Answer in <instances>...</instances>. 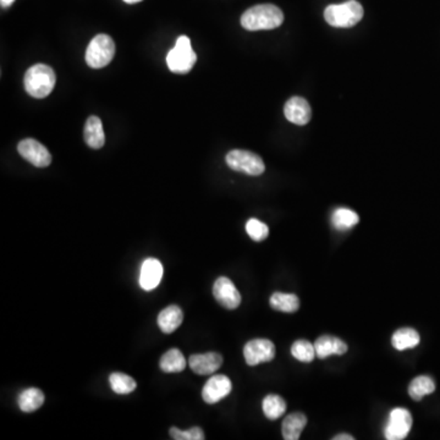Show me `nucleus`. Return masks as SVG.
I'll return each mask as SVG.
<instances>
[{"instance_id":"obj_8","label":"nucleus","mask_w":440,"mask_h":440,"mask_svg":"<svg viewBox=\"0 0 440 440\" xmlns=\"http://www.w3.org/2000/svg\"><path fill=\"white\" fill-rule=\"evenodd\" d=\"M244 356L248 366L271 362L275 357V345L268 339H253L244 347Z\"/></svg>"},{"instance_id":"obj_11","label":"nucleus","mask_w":440,"mask_h":440,"mask_svg":"<svg viewBox=\"0 0 440 440\" xmlns=\"http://www.w3.org/2000/svg\"><path fill=\"white\" fill-rule=\"evenodd\" d=\"M232 390V384L229 377L224 374H217L210 377L205 387L202 389V398L205 403L210 405L219 403L220 400L226 398Z\"/></svg>"},{"instance_id":"obj_30","label":"nucleus","mask_w":440,"mask_h":440,"mask_svg":"<svg viewBox=\"0 0 440 440\" xmlns=\"http://www.w3.org/2000/svg\"><path fill=\"white\" fill-rule=\"evenodd\" d=\"M355 438L350 434H338L333 438V440H354Z\"/></svg>"},{"instance_id":"obj_23","label":"nucleus","mask_w":440,"mask_h":440,"mask_svg":"<svg viewBox=\"0 0 440 440\" xmlns=\"http://www.w3.org/2000/svg\"><path fill=\"white\" fill-rule=\"evenodd\" d=\"M435 383L432 378L428 376H419L414 378L412 382L410 383L409 394L414 401H419L425 398V395L434 393Z\"/></svg>"},{"instance_id":"obj_27","label":"nucleus","mask_w":440,"mask_h":440,"mask_svg":"<svg viewBox=\"0 0 440 440\" xmlns=\"http://www.w3.org/2000/svg\"><path fill=\"white\" fill-rule=\"evenodd\" d=\"M291 355H293L297 361L309 363L313 361L315 355V349L313 344H311L307 340H297L293 342L291 346Z\"/></svg>"},{"instance_id":"obj_22","label":"nucleus","mask_w":440,"mask_h":440,"mask_svg":"<svg viewBox=\"0 0 440 440\" xmlns=\"http://www.w3.org/2000/svg\"><path fill=\"white\" fill-rule=\"evenodd\" d=\"M269 304L273 309L286 313H293L300 309V300L295 293H274Z\"/></svg>"},{"instance_id":"obj_17","label":"nucleus","mask_w":440,"mask_h":440,"mask_svg":"<svg viewBox=\"0 0 440 440\" xmlns=\"http://www.w3.org/2000/svg\"><path fill=\"white\" fill-rule=\"evenodd\" d=\"M158 325L165 334H172L178 329L183 320V309L176 304L168 306L158 315Z\"/></svg>"},{"instance_id":"obj_26","label":"nucleus","mask_w":440,"mask_h":440,"mask_svg":"<svg viewBox=\"0 0 440 440\" xmlns=\"http://www.w3.org/2000/svg\"><path fill=\"white\" fill-rule=\"evenodd\" d=\"M110 387L111 390L119 395H127L135 392L137 384L134 378L127 376L125 373L116 372L111 373L109 377Z\"/></svg>"},{"instance_id":"obj_1","label":"nucleus","mask_w":440,"mask_h":440,"mask_svg":"<svg viewBox=\"0 0 440 440\" xmlns=\"http://www.w3.org/2000/svg\"><path fill=\"white\" fill-rule=\"evenodd\" d=\"M284 21L283 11L273 4H261L244 12L241 25L248 31L274 30Z\"/></svg>"},{"instance_id":"obj_32","label":"nucleus","mask_w":440,"mask_h":440,"mask_svg":"<svg viewBox=\"0 0 440 440\" xmlns=\"http://www.w3.org/2000/svg\"><path fill=\"white\" fill-rule=\"evenodd\" d=\"M124 1H125V3H127V4H136V3H138V1H141V0H124Z\"/></svg>"},{"instance_id":"obj_9","label":"nucleus","mask_w":440,"mask_h":440,"mask_svg":"<svg viewBox=\"0 0 440 440\" xmlns=\"http://www.w3.org/2000/svg\"><path fill=\"white\" fill-rule=\"evenodd\" d=\"M17 151L24 159L37 168H46L52 163V154L42 143L33 138L22 140L17 146Z\"/></svg>"},{"instance_id":"obj_18","label":"nucleus","mask_w":440,"mask_h":440,"mask_svg":"<svg viewBox=\"0 0 440 440\" xmlns=\"http://www.w3.org/2000/svg\"><path fill=\"white\" fill-rule=\"evenodd\" d=\"M306 425H307V417L304 414L295 412V414H288L284 419L283 427H282L284 439H300Z\"/></svg>"},{"instance_id":"obj_10","label":"nucleus","mask_w":440,"mask_h":440,"mask_svg":"<svg viewBox=\"0 0 440 440\" xmlns=\"http://www.w3.org/2000/svg\"><path fill=\"white\" fill-rule=\"evenodd\" d=\"M213 295L218 304L226 309H236L241 304V295L235 284L226 277H220L213 285Z\"/></svg>"},{"instance_id":"obj_19","label":"nucleus","mask_w":440,"mask_h":440,"mask_svg":"<svg viewBox=\"0 0 440 440\" xmlns=\"http://www.w3.org/2000/svg\"><path fill=\"white\" fill-rule=\"evenodd\" d=\"M44 400L46 398H44V394L41 389L28 388L19 395L17 403H19L21 411L26 412V414H31L42 406Z\"/></svg>"},{"instance_id":"obj_25","label":"nucleus","mask_w":440,"mask_h":440,"mask_svg":"<svg viewBox=\"0 0 440 440\" xmlns=\"http://www.w3.org/2000/svg\"><path fill=\"white\" fill-rule=\"evenodd\" d=\"M262 409L268 419H278L285 414L286 403L282 396L269 394L263 398Z\"/></svg>"},{"instance_id":"obj_6","label":"nucleus","mask_w":440,"mask_h":440,"mask_svg":"<svg viewBox=\"0 0 440 440\" xmlns=\"http://www.w3.org/2000/svg\"><path fill=\"white\" fill-rule=\"evenodd\" d=\"M226 164L229 168L245 173L252 176L262 175L266 170V165L263 163L262 158L255 153L244 149H234L228 153L226 156Z\"/></svg>"},{"instance_id":"obj_31","label":"nucleus","mask_w":440,"mask_h":440,"mask_svg":"<svg viewBox=\"0 0 440 440\" xmlns=\"http://www.w3.org/2000/svg\"><path fill=\"white\" fill-rule=\"evenodd\" d=\"M15 0H0V3H1V6H4V8H8V6H10L12 3H14Z\"/></svg>"},{"instance_id":"obj_29","label":"nucleus","mask_w":440,"mask_h":440,"mask_svg":"<svg viewBox=\"0 0 440 440\" xmlns=\"http://www.w3.org/2000/svg\"><path fill=\"white\" fill-rule=\"evenodd\" d=\"M169 434L175 440H205V433L199 427H192L187 430H181L176 427H172Z\"/></svg>"},{"instance_id":"obj_21","label":"nucleus","mask_w":440,"mask_h":440,"mask_svg":"<svg viewBox=\"0 0 440 440\" xmlns=\"http://www.w3.org/2000/svg\"><path fill=\"white\" fill-rule=\"evenodd\" d=\"M186 358L183 357V352L178 349H170L165 352L161 358L159 366L163 372L178 373L183 372L186 368Z\"/></svg>"},{"instance_id":"obj_15","label":"nucleus","mask_w":440,"mask_h":440,"mask_svg":"<svg viewBox=\"0 0 440 440\" xmlns=\"http://www.w3.org/2000/svg\"><path fill=\"white\" fill-rule=\"evenodd\" d=\"M315 355L320 358H327L331 355L341 356L347 352V345L336 336H323L315 342Z\"/></svg>"},{"instance_id":"obj_24","label":"nucleus","mask_w":440,"mask_h":440,"mask_svg":"<svg viewBox=\"0 0 440 440\" xmlns=\"http://www.w3.org/2000/svg\"><path fill=\"white\" fill-rule=\"evenodd\" d=\"M360 217L349 208H338L331 215V224L338 230H349L357 226Z\"/></svg>"},{"instance_id":"obj_4","label":"nucleus","mask_w":440,"mask_h":440,"mask_svg":"<svg viewBox=\"0 0 440 440\" xmlns=\"http://www.w3.org/2000/svg\"><path fill=\"white\" fill-rule=\"evenodd\" d=\"M197 55L192 49L189 37H178L175 47L169 52L167 64L170 71L175 73H187L192 70Z\"/></svg>"},{"instance_id":"obj_16","label":"nucleus","mask_w":440,"mask_h":440,"mask_svg":"<svg viewBox=\"0 0 440 440\" xmlns=\"http://www.w3.org/2000/svg\"><path fill=\"white\" fill-rule=\"evenodd\" d=\"M84 142L93 149H100L104 146L105 135L103 125L98 116H89L84 130Z\"/></svg>"},{"instance_id":"obj_2","label":"nucleus","mask_w":440,"mask_h":440,"mask_svg":"<svg viewBox=\"0 0 440 440\" xmlns=\"http://www.w3.org/2000/svg\"><path fill=\"white\" fill-rule=\"evenodd\" d=\"M57 82V76L51 66L37 64L27 70L24 77V84L28 95L35 98H46L52 93Z\"/></svg>"},{"instance_id":"obj_12","label":"nucleus","mask_w":440,"mask_h":440,"mask_svg":"<svg viewBox=\"0 0 440 440\" xmlns=\"http://www.w3.org/2000/svg\"><path fill=\"white\" fill-rule=\"evenodd\" d=\"M189 365L196 374L210 376L217 372L223 365V356L218 352L196 354L190 356Z\"/></svg>"},{"instance_id":"obj_20","label":"nucleus","mask_w":440,"mask_h":440,"mask_svg":"<svg viewBox=\"0 0 440 440\" xmlns=\"http://www.w3.org/2000/svg\"><path fill=\"white\" fill-rule=\"evenodd\" d=\"M419 341H421V338H419L417 330L412 329V328H401V329L396 330L392 338V344L398 351L414 349L419 345Z\"/></svg>"},{"instance_id":"obj_5","label":"nucleus","mask_w":440,"mask_h":440,"mask_svg":"<svg viewBox=\"0 0 440 440\" xmlns=\"http://www.w3.org/2000/svg\"><path fill=\"white\" fill-rule=\"evenodd\" d=\"M116 55V43L108 35L95 36L87 47L86 63L93 68H104Z\"/></svg>"},{"instance_id":"obj_14","label":"nucleus","mask_w":440,"mask_h":440,"mask_svg":"<svg viewBox=\"0 0 440 440\" xmlns=\"http://www.w3.org/2000/svg\"><path fill=\"white\" fill-rule=\"evenodd\" d=\"M284 114L290 122L296 125H306L311 120V107L302 97H293L284 107Z\"/></svg>"},{"instance_id":"obj_28","label":"nucleus","mask_w":440,"mask_h":440,"mask_svg":"<svg viewBox=\"0 0 440 440\" xmlns=\"http://www.w3.org/2000/svg\"><path fill=\"white\" fill-rule=\"evenodd\" d=\"M246 232L253 241H263L269 235V228L261 220L252 218L246 223Z\"/></svg>"},{"instance_id":"obj_13","label":"nucleus","mask_w":440,"mask_h":440,"mask_svg":"<svg viewBox=\"0 0 440 440\" xmlns=\"http://www.w3.org/2000/svg\"><path fill=\"white\" fill-rule=\"evenodd\" d=\"M163 264L156 258H147L142 263L140 285L146 291H152L161 284L163 278Z\"/></svg>"},{"instance_id":"obj_7","label":"nucleus","mask_w":440,"mask_h":440,"mask_svg":"<svg viewBox=\"0 0 440 440\" xmlns=\"http://www.w3.org/2000/svg\"><path fill=\"white\" fill-rule=\"evenodd\" d=\"M412 427V416L409 410L396 407L389 414L388 422L384 428L385 439L403 440L409 435Z\"/></svg>"},{"instance_id":"obj_3","label":"nucleus","mask_w":440,"mask_h":440,"mask_svg":"<svg viewBox=\"0 0 440 440\" xmlns=\"http://www.w3.org/2000/svg\"><path fill=\"white\" fill-rule=\"evenodd\" d=\"M363 17V8L356 0L329 6L324 10L325 21L330 26L349 28L355 26Z\"/></svg>"}]
</instances>
